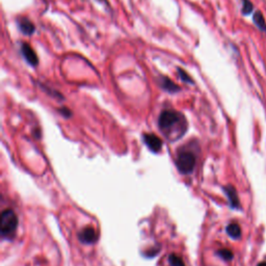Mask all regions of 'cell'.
<instances>
[{"instance_id": "cell-1", "label": "cell", "mask_w": 266, "mask_h": 266, "mask_svg": "<svg viewBox=\"0 0 266 266\" xmlns=\"http://www.w3.org/2000/svg\"><path fill=\"white\" fill-rule=\"evenodd\" d=\"M158 126L163 135L170 139L175 137V140L180 139L187 128L184 117L174 110H164L159 116Z\"/></svg>"}, {"instance_id": "cell-2", "label": "cell", "mask_w": 266, "mask_h": 266, "mask_svg": "<svg viewBox=\"0 0 266 266\" xmlns=\"http://www.w3.org/2000/svg\"><path fill=\"white\" fill-rule=\"evenodd\" d=\"M18 227V218L15 212L7 209L2 214V236L5 239L13 238Z\"/></svg>"}, {"instance_id": "cell-3", "label": "cell", "mask_w": 266, "mask_h": 266, "mask_svg": "<svg viewBox=\"0 0 266 266\" xmlns=\"http://www.w3.org/2000/svg\"><path fill=\"white\" fill-rule=\"evenodd\" d=\"M196 157L192 151L190 150H182L178 153V156L176 159V165L178 168L179 172L183 175L190 174L195 167Z\"/></svg>"}, {"instance_id": "cell-4", "label": "cell", "mask_w": 266, "mask_h": 266, "mask_svg": "<svg viewBox=\"0 0 266 266\" xmlns=\"http://www.w3.org/2000/svg\"><path fill=\"white\" fill-rule=\"evenodd\" d=\"M21 52L23 54V57L25 60L31 65V66H37L39 63V57L36 53V51L30 47V45L26 43H23L21 46Z\"/></svg>"}, {"instance_id": "cell-5", "label": "cell", "mask_w": 266, "mask_h": 266, "mask_svg": "<svg viewBox=\"0 0 266 266\" xmlns=\"http://www.w3.org/2000/svg\"><path fill=\"white\" fill-rule=\"evenodd\" d=\"M144 142L148 146V148L154 152V153H158L160 152L162 148V141L157 138L155 135H145L144 136Z\"/></svg>"}, {"instance_id": "cell-6", "label": "cell", "mask_w": 266, "mask_h": 266, "mask_svg": "<svg viewBox=\"0 0 266 266\" xmlns=\"http://www.w3.org/2000/svg\"><path fill=\"white\" fill-rule=\"evenodd\" d=\"M17 24H18V27H19L20 31L23 35L31 36L36 31V27H35L32 22H30V20L25 18V17L19 18L17 20Z\"/></svg>"}, {"instance_id": "cell-7", "label": "cell", "mask_w": 266, "mask_h": 266, "mask_svg": "<svg viewBox=\"0 0 266 266\" xmlns=\"http://www.w3.org/2000/svg\"><path fill=\"white\" fill-rule=\"evenodd\" d=\"M97 233L96 231L91 228V227H87L84 230H82L79 234V239L81 242L85 243V245H93L97 241Z\"/></svg>"}, {"instance_id": "cell-8", "label": "cell", "mask_w": 266, "mask_h": 266, "mask_svg": "<svg viewBox=\"0 0 266 266\" xmlns=\"http://www.w3.org/2000/svg\"><path fill=\"white\" fill-rule=\"evenodd\" d=\"M158 83L164 91H167L169 93H177V92L180 91V87L177 84H175L170 78H168L165 76H160L159 79H158Z\"/></svg>"}, {"instance_id": "cell-9", "label": "cell", "mask_w": 266, "mask_h": 266, "mask_svg": "<svg viewBox=\"0 0 266 266\" xmlns=\"http://www.w3.org/2000/svg\"><path fill=\"white\" fill-rule=\"evenodd\" d=\"M227 196H228V200H229V203H230V206L233 208V209H238L239 206H240V203H239V197L237 195V192L235 190V188L233 186H226L224 188Z\"/></svg>"}, {"instance_id": "cell-10", "label": "cell", "mask_w": 266, "mask_h": 266, "mask_svg": "<svg viewBox=\"0 0 266 266\" xmlns=\"http://www.w3.org/2000/svg\"><path fill=\"white\" fill-rule=\"evenodd\" d=\"M253 22L255 26L262 32H266V20L260 11H256L253 14Z\"/></svg>"}, {"instance_id": "cell-11", "label": "cell", "mask_w": 266, "mask_h": 266, "mask_svg": "<svg viewBox=\"0 0 266 266\" xmlns=\"http://www.w3.org/2000/svg\"><path fill=\"white\" fill-rule=\"evenodd\" d=\"M227 234L233 238V239H238L241 236V229L238 224L236 223H231L230 225L227 226Z\"/></svg>"}, {"instance_id": "cell-12", "label": "cell", "mask_w": 266, "mask_h": 266, "mask_svg": "<svg viewBox=\"0 0 266 266\" xmlns=\"http://www.w3.org/2000/svg\"><path fill=\"white\" fill-rule=\"evenodd\" d=\"M241 12L243 16H249L252 15L254 12V5L251 0H242V8Z\"/></svg>"}, {"instance_id": "cell-13", "label": "cell", "mask_w": 266, "mask_h": 266, "mask_svg": "<svg viewBox=\"0 0 266 266\" xmlns=\"http://www.w3.org/2000/svg\"><path fill=\"white\" fill-rule=\"evenodd\" d=\"M217 255L225 261H231L233 259V253L227 249H221L217 251Z\"/></svg>"}, {"instance_id": "cell-14", "label": "cell", "mask_w": 266, "mask_h": 266, "mask_svg": "<svg viewBox=\"0 0 266 266\" xmlns=\"http://www.w3.org/2000/svg\"><path fill=\"white\" fill-rule=\"evenodd\" d=\"M169 262L171 263L172 266H184L182 259L176 255H171L169 257Z\"/></svg>"}, {"instance_id": "cell-15", "label": "cell", "mask_w": 266, "mask_h": 266, "mask_svg": "<svg viewBox=\"0 0 266 266\" xmlns=\"http://www.w3.org/2000/svg\"><path fill=\"white\" fill-rule=\"evenodd\" d=\"M177 71H178V74H179V77H180V79L183 81V82H186V83H193V81H192V79L188 76V74L184 71V70H182V69H180V68H178V69H177Z\"/></svg>"}, {"instance_id": "cell-16", "label": "cell", "mask_w": 266, "mask_h": 266, "mask_svg": "<svg viewBox=\"0 0 266 266\" xmlns=\"http://www.w3.org/2000/svg\"><path fill=\"white\" fill-rule=\"evenodd\" d=\"M58 112H59L63 117H65V118H69V117H71V115H72L70 110H69L68 108H65V107L60 108V109L58 110Z\"/></svg>"}, {"instance_id": "cell-17", "label": "cell", "mask_w": 266, "mask_h": 266, "mask_svg": "<svg viewBox=\"0 0 266 266\" xmlns=\"http://www.w3.org/2000/svg\"><path fill=\"white\" fill-rule=\"evenodd\" d=\"M257 266H266V262H261V263H259Z\"/></svg>"}]
</instances>
